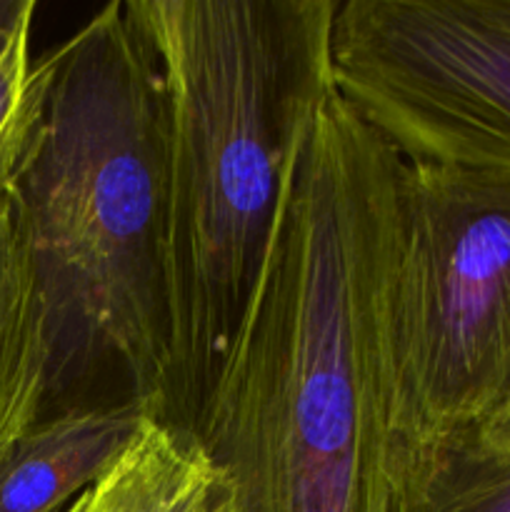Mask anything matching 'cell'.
Returning a JSON list of instances; mask_svg holds the SVG:
<instances>
[{
	"label": "cell",
	"instance_id": "obj_1",
	"mask_svg": "<svg viewBox=\"0 0 510 512\" xmlns=\"http://www.w3.org/2000/svg\"><path fill=\"white\" fill-rule=\"evenodd\" d=\"M405 160L338 90L290 163L263 268L193 425L215 512H403L393 288Z\"/></svg>",
	"mask_w": 510,
	"mask_h": 512
},
{
	"label": "cell",
	"instance_id": "obj_2",
	"mask_svg": "<svg viewBox=\"0 0 510 512\" xmlns=\"http://www.w3.org/2000/svg\"><path fill=\"white\" fill-rule=\"evenodd\" d=\"M163 110L170 405L193 433L273 238L290 163L335 90L338 0H125Z\"/></svg>",
	"mask_w": 510,
	"mask_h": 512
},
{
	"label": "cell",
	"instance_id": "obj_3",
	"mask_svg": "<svg viewBox=\"0 0 510 512\" xmlns=\"http://www.w3.org/2000/svg\"><path fill=\"white\" fill-rule=\"evenodd\" d=\"M10 205L48 350L43 418L85 403L110 370L125 398L168 418L163 110L125 0L53 48L43 125Z\"/></svg>",
	"mask_w": 510,
	"mask_h": 512
},
{
	"label": "cell",
	"instance_id": "obj_4",
	"mask_svg": "<svg viewBox=\"0 0 510 512\" xmlns=\"http://www.w3.org/2000/svg\"><path fill=\"white\" fill-rule=\"evenodd\" d=\"M393 345L405 498L440 445L510 400V173L405 163Z\"/></svg>",
	"mask_w": 510,
	"mask_h": 512
},
{
	"label": "cell",
	"instance_id": "obj_5",
	"mask_svg": "<svg viewBox=\"0 0 510 512\" xmlns=\"http://www.w3.org/2000/svg\"><path fill=\"white\" fill-rule=\"evenodd\" d=\"M333 75L405 163L510 173V0H343Z\"/></svg>",
	"mask_w": 510,
	"mask_h": 512
},
{
	"label": "cell",
	"instance_id": "obj_6",
	"mask_svg": "<svg viewBox=\"0 0 510 512\" xmlns=\"http://www.w3.org/2000/svg\"><path fill=\"white\" fill-rule=\"evenodd\" d=\"M158 420L140 400L68 405L35 420L0 460V512H63Z\"/></svg>",
	"mask_w": 510,
	"mask_h": 512
},
{
	"label": "cell",
	"instance_id": "obj_7",
	"mask_svg": "<svg viewBox=\"0 0 510 512\" xmlns=\"http://www.w3.org/2000/svg\"><path fill=\"white\" fill-rule=\"evenodd\" d=\"M220 475L193 433L150 420L63 512H215Z\"/></svg>",
	"mask_w": 510,
	"mask_h": 512
},
{
	"label": "cell",
	"instance_id": "obj_8",
	"mask_svg": "<svg viewBox=\"0 0 510 512\" xmlns=\"http://www.w3.org/2000/svg\"><path fill=\"white\" fill-rule=\"evenodd\" d=\"M48 350L10 200L0 203V460L43 418Z\"/></svg>",
	"mask_w": 510,
	"mask_h": 512
},
{
	"label": "cell",
	"instance_id": "obj_9",
	"mask_svg": "<svg viewBox=\"0 0 510 512\" xmlns=\"http://www.w3.org/2000/svg\"><path fill=\"white\" fill-rule=\"evenodd\" d=\"M403 512H510V443L480 430L450 438L413 475Z\"/></svg>",
	"mask_w": 510,
	"mask_h": 512
},
{
	"label": "cell",
	"instance_id": "obj_10",
	"mask_svg": "<svg viewBox=\"0 0 510 512\" xmlns=\"http://www.w3.org/2000/svg\"><path fill=\"white\" fill-rule=\"evenodd\" d=\"M33 20L0 53V203L10 200L43 125L53 80V50L33 58Z\"/></svg>",
	"mask_w": 510,
	"mask_h": 512
},
{
	"label": "cell",
	"instance_id": "obj_11",
	"mask_svg": "<svg viewBox=\"0 0 510 512\" xmlns=\"http://www.w3.org/2000/svg\"><path fill=\"white\" fill-rule=\"evenodd\" d=\"M35 10H38V3H35V0H0V53H3L5 45L10 43L15 30H18L25 20L35 18Z\"/></svg>",
	"mask_w": 510,
	"mask_h": 512
},
{
	"label": "cell",
	"instance_id": "obj_12",
	"mask_svg": "<svg viewBox=\"0 0 510 512\" xmlns=\"http://www.w3.org/2000/svg\"><path fill=\"white\" fill-rule=\"evenodd\" d=\"M478 430L483 435H488V438L500 440V443H510V400L503 405V410H500L488 425H483V428Z\"/></svg>",
	"mask_w": 510,
	"mask_h": 512
}]
</instances>
